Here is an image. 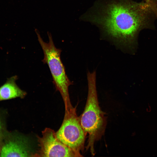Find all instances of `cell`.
<instances>
[{
    "label": "cell",
    "instance_id": "1",
    "mask_svg": "<svg viewBox=\"0 0 157 157\" xmlns=\"http://www.w3.org/2000/svg\"><path fill=\"white\" fill-rule=\"evenodd\" d=\"M156 16L146 2L132 0H97L81 17L96 26L103 37L134 51L139 32Z\"/></svg>",
    "mask_w": 157,
    "mask_h": 157
},
{
    "label": "cell",
    "instance_id": "2",
    "mask_svg": "<svg viewBox=\"0 0 157 157\" xmlns=\"http://www.w3.org/2000/svg\"><path fill=\"white\" fill-rule=\"evenodd\" d=\"M88 91L84 110L79 117L81 125L88 135L87 149L92 155L95 154V142L103 134L106 125L104 113L99 105L96 86V72L87 74Z\"/></svg>",
    "mask_w": 157,
    "mask_h": 157
},
{
    "label": "cell",
    "instance_id": "3",
    "mask_svg": "<svg viewBox=\"0 0 157 157\" xmlns=\"http://www.w3.org/2000/svg\"><path fill=\"white\" fill-rule=\"evenodd\" d=\"M38 41L42 49L44 58L42 61L47 64L49 68L53 80V83L57 91L60 92L63 100L65 109L73 106L70 99L69 87L73 84L65 72V67L61 60L60 49L55 46L51 34L48 33L49 42L43 41L39 32L36 30Z\"/></svg>",
    "mask_w": 157,
    "mask_h": 157
},
{
    "label": "cell",
    "instance_id": "4",
    "mask_svg": "<svg viewBox=\"0 0 157 157\" xmlns=\"http://www.w3.org/2000/svg\"><path fill=\"white\" fill-rule=\"evenodd\" d=\"M57 138L73 150L78 157L82 156L86 135L76 114V108L65 110L62 125L56 132Z\"/></svg>",
    "mask_w": 157,
    "mask_h": 157
},
{
    "label": "cell",
    "instance_id": "5",
    "mask_svg": "<svg viewBox=\"0 0 157 157\" xmlns=\"http://www.w3.org/2000/svg\"><path fill=\"white\" fill-rule=\"evenodd\" d=\"M38 138L39 149L34 157H78L57 138L56 132L50 128H46L42 132V136Z\"/></svg>",
    "mask_w": 157,
    "mask_h": 157
},
{
    "label": "cell",
    "instance_id": "6",
    "mask_svg": "<svg viewBox=\"0 0 157 157\" xmlns=\"http://www.w3.org/2000/svg\"><path fill=\"white\" fill-rule=\"evenodd\" d=\"M28 141L25 138H17L9 140L3 147L1 157H33Z\"/></svg>",
    "mask_w": 157,
    "mask_h": 157
},
{
    "label": "cell",
    "instance_id": "7",
    "mask_svg": "<svg viewBox=\"0 0 157 157\" xmlns=\"http://www.w3.org/2000/svg\"><path fill=\"white\" fill-rule=\"evenodd\" d=\"M17 76L8 78L6 82L0 87V101L17 97L23 98L26 95V92L17 85Z\"/></svg>",
    "mask_w": 157,
    "mask_h": 157
},
{
    "label": "cell",
    "instance_id": "8",
    "mask_svg": "<svg viewBox=\"0 0 157 157\" xmlns=\"http://www.w3.org/2000/svg\"><path fill=\"white\" fill-rule=\"evenodd\" d=\"M144 0L152 8L157 15V0Z\"/></svg>",
    "mask_w": 157,
    "mask_h": 157
},
{
    "label": "cell",
    "instance_id": "9",
    "mask_svg": "<svg viewBox=\"0 0 157 157\" xmlns=\"http://www.w3.org/2000/svg\"><path fill=\"white\" fill-rule=\"evenodd\" d=\"M1 122L0 120V135H1Z\"/></svg>",
    "mask_w": 157,
    "mask_h": 157
}]
</instances>
